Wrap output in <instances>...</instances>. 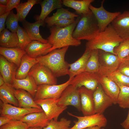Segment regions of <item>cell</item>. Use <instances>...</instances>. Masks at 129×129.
Listing matches in <instances>:
<instances>
[{"instance_id":"38","label":"cell","mask_w":129,"mask_h":129,"mask_svg":"<svg viewBox=\"0 0 129 129\" xmlns=\"http://www.w3.org/2000/svg\"><path fill=\"white\" fill-rule=\"evenodd\" d=\"M115 55L121 59L126 58L129 54V39L124 40L114 48Z\"/></svg>"},{"instance_id":"53","label":"cell","mask_w":129,"mask_h":129,"mask_svg":"<svg viewBox=\"0 0 129 129\" xmlns=\"http://www.w3.org/2000/svg\"><path fill=\"white\" fill-rule=\"evenodd\" d=\"M102 129H104V128H102Z\"/></svg>"},{"instance_id":"51","label":"cell","mask_w":129,"mask_h":129,"mask_svg":"<svg viewBox=\"0 0 129 129\" xmlns=\"http://www.w3.org/2000/svg\"><path fill=\"white\" fill-rule=\"evenodd\" d=\"M41 127H30L27 129H42Z\"/></svg>"},{"instance_id":"1","label":"cell","mask_w":129,"mask_h":129,"mask_svg":"<svg viewBox=\"0 0 129 129\" xmlns=\"http://www.w3.org/2000/svg\"><path fill=\"white\" fill-rule=\"evenodd\" d=\"M80 16L77 17L75 22L64 27L54 25L50 27V34L48 37V42L52 45L49 53L55 49L69 46L77 47L81 45V41L74 38L72 34L78 23Z\"/></svg>"},{"instance_id":"46","label":"cell","mask_w":129,"mask_h":129,"mask_svg":"<svg viewBox=\"0 0 129 129\" xmlns=\"http://www.w3.org/2000/svg\"><path fill=\"white\" fill-rule=\"evenodd\" d=\"M11 120L7 117L2 116L0 117V126H1L9 122Z\"/></svg>"},{"instance_id":"13","label":"cell","mask_w":129,"mask_h":129,"mask_svg":"<svg viewBox=\"0 0 129 129\" xmlns=\"http://www.w3.org/2000/svg\"><path fill=\"white\" fill-rule=\"evenodd\" d=\"M57 100L53 98H47L34 101L41 108L49 121L52 119L57 120L60 115L67 107L58 106Z\"/></svg>"},{"instance_id":"29","label":"cell","mask_w":129,"mask_h":129,"mask_svg":"<svg viewBox=\"0 0 129 129\" xmlns=\"http://www.w3.org/2000/svg\"><path fill=\"white\" fill-rule=\"evenodd\" d=\"M79 16L69 11L68 9L62 8L57 9L56 12L52 16H48L45 19L44 22L47 24V26L50 28L60 20L66 19H75V18Z\"/></svg>"},{"instance_id":"8","label":"cell","mask_w":129,"mask_h":129,"mask_svg":"<svg viewBox=\"0 0 129 129\" xmlns=\"http://www.w3.org/2000/svg\"><path fill=\"white\" fill-rule=\"evenodd\" d=\"M71 79L59 85L43 84L38 86L34 98V100L47 98L59 99L66 87L70 85Z\"/></svg>"},{"instance_id":"18","label":"cell","mask_w":129,"mask_h":129,"mask_svg":"<svg viewBox=\"0 0 129 129\" xmlns=\"http://www.w3.org/2000/svg\"><path fill=\"white\" fill-rule=\"evenodd\" d=\"M18 67L8 60L2 55L0 56V71L5 83L12 85L16 78Z\"/></svg>"},{"instance_id":"30","label":"cell","mask_w":129,"mask_h":129,"mask_svg":"<svg viewBox=\"0 0 129 129\" xmlns=\"http://www.w3.org/2000/svg\"><path fill=\"white\" fill-rule=\"evenodd\" d=\"M15 89L12 85L5 83L0 86V99L3 103L18 107V101L14 95Z\"/></svg>"},{"instance_id":"50","label":"cell","mask_w":129,"mask_h":129,"mask_svg":"<svg viewBox=\"0 0 129 129\" xmlns=\"http://www.w3.org/2000/svg\"><path fill=\"white\" fill-rule=\"evenodd\" d=\"M101 128L97 126H95L86 128L82 129H100Z\"/></svg>"},{"instance_id":"44","label":"cell","mask_w":129,"mask_h":129,"mask_svg":"<svg viewBox=\"0 0 129 129\" xmlns=\"http://www.w3.org/2000/svg\"><path fill=\"white\" fill-rule=\"evenodd\" d=\"M10 12H7L0 16V33L5 28V23Z\"/></svg>"},{"instance_id":"19","label":"cell","mask_w":129,"mask_h":129,"mask_svg":"<svg viewBox=\"0 0 129 129\" xmlns=\"http://www.w3.org/2000/svg\"><path fill=\"white\" fill-rule=\"evenodd\" d=\"M52 46L48 42L43 43L38 41L33 40L27 46L25 50L28 56L36 58L48 53Z\"/></svg>"},{"instance_id":"32","label":"cell","mask_w":129,"mask_h":129,"mask_svg":"<svg viewBox=\"0 0 129 129\" xmlns=\"http://www.w3.org/2000/svg\"><path fill=\"white\" fill-rule=\"evenodd\" d=\"M41 2L39 0H28L26 2L20 3L16 8L19 21L23 22L25 20L26 17L33 6Z\"/></svg>"},{"instance_id":"47","label":"cell","mask_w":129,"mask_h":129,"mask_svg":"<svg viewBox=\"0 0 129 129\" xmlns=\"http://www.w3.org/2000/svg\"><path fill=\"white\" fill-rule=\"evenodd\" d=\"M6 6L0 4V16L5 13Z\"/></svg>"},{"instance_id":"34","label":"cell","mask_w":129,"mask_h":129,"mask_svg":"<svg viewBox=\"0 0 129 129\" xmlns=\"http://www.w3.org/2000/svg\"><path fill=\"white\" fill-rule=\"evenodd\" d=\"M117 84V83H116ZM120 88L117 104L124 109L129 108V86L117 84Z\"/></svg>"},{"instance_id":"35","label":"cell","mask_w":129,"mask_h":129,"mask_svg":"<svg viewBox=\"0 0 129 129\" xmlns=\"http://www.w3.org/2000/svg\"><path fill=\"white\" fill-rule=\"evenodd\" d=\"M71 122V120L64 117L59 121L52 119L43 129H69Z\"/></svg>"},{"instance_id":"31","label":"cell","mask_w":129,"mask_h":129,"mask_svg":"<svg viewBox=\"0 0 129 129\" xmlns=\"http://www.w3.org/2000/svg\"><path fill=\"white\" fill-rule=\"evenodd\" d=\"M18 38L16 32L10 31L5 28L0 33V47L6 48L18 47Z\"/></svg>"},{"instance_id":"42","label":"cell","mask_w":129,"mask_h":129,"mask_svg":"<svg viewBox=\"0 0 129 129\" xmlns=\"http://www.w3.org/2000/svg\"><path fill=\"white\" fill-rule=\"evenodd\" d=\"M75 21V19H64L57 22L54 25L60 27H65L73 23Z\"/></svg>"},{"instance_id":"10","label":"cell","mask_w":129,"mask_h":129,"mask_svg":"<svg viewBox=\"0 0 129 129\" xmlns=\"http://www.w3.org/2000/svg\"><path fill=\"white\" fill-rule=\"evenodd\" d=\"M104 0L101 2L100 6L96 7L91 4L89 8L97 21L99 32L104 31L114 19L121 13L120 12H111L106 10L103 6Z\"/></svg>"},{"instance_id":"22","label":"cell","mask_w":129,"mask_h":129,"mask_svg":"<svg viewBox=\"0 0 129 129\" xmlns=\"http://www.w3.org/2000/svg\"><path fill=\"white\" fill-rule=\"evenodd\" d=\"M22 22L23 29L32 41H37L43 43H48V40L43 38L39 32L40 27L45 26V23L37 21L34 23H31L26 20Z\"/></svg>"},{"instance_id":"5","label":"cell","mask_w":129,"mask_h":129,"mask_svg":"<svg viewBox=\"0 0 129 129\" xmlns=\"http://www.w3.org/2000/svg\"><path fill=\"white\" fill-rule=\"evenodd\" d=\"M99 68L97 74L106 76L117 70L121 59L112 53L98 50Z\"/></svg>"},{"instance_id":"39","label":"cell","mask_w":129,"mask_h":129,"mask_svg":"<svg viewBox=\"0 0 129 129\" xmlns=\"http://www.w3.org/2000/svg\"><path fill=\"white\" fill-rule=\"evenodd\" d=\"M117 84L129 86V77L116 70L106 76Z\"/></svg>"},{"instance_id":"52","label":"cell","mask_w":129,"mask_h":129,"mask_svg":"<svg viewBox=\"0 0 129 129\" xmlns=\"http://www.w3.org/2000/svg\"><path fill=\"white\" fill-rule=\"evenodd\" d=\"M125 58L129 59V55H128V56H127V57H126Z\"/></svg>"},{"instance_id":"20","label":"cell","mask_w":129,"mask_h":129,"mask_svg":"<svg viewBox=\"0 0 129 129\" xmlns=\"http://www.w3.org/2000/svg\"><path fill=\"white\" fill-rule=\"evenodd\" d=\"M26 124L29 127H41L44 128L50 121L44 112L29 114L20 120Z\"/></svg>"},{"instance_id":"23","label":"cell","mask_w":129,"mask_h":129,"mask_svg":"<svg viewBox=\"0 0 129 129\" xmlns=\"http://www.w3.org/2000/svg\"><path fill=\"white\" fill-rule=\"evenodd\" d=\"M15 89H22L30 93L34 98L37 92L38 86L33 77L28 74L25 78H15L12 84Z\"/></svg>"},{"instance_id":"26","label":"cell","mask_w":129,"mask_h":129,"mask_svg":"<svg viewBox=\"0 0 129 129\" xmlns=\"http://www.w3.org/2000/svg\"><path fill=\"white\" fill-rule=\"evenodd\" d=\"M63 5L74 9L79 16L86 14L91 11L89 8L90 5L94 0H63Z\"/></svg>"},{"instance_id":"21","label":"cell","mask_w":129,"mask_h":129,"mask_svg":"<svg viewBox=\"0 0 129 129\" xmlns=\"http://www.w3.org/2000/svg\"><path fill=\"white\" fill-rule=\"evenodd\" d=\"M92 50L86 48L82 55L74 63L69 64L68 75L71 79L76 75L84 71Z\"/></svg>"},{"instance_id":"28","label":"cell","mask_w":129,"mask_h":129,"mask_svg":"<svg viewBox=\"0 0 129 129\" xmlns=\"http://www.w3.org/2000/svg\"><path fill=\"white\" fill-rule=\"evenodd\" d=\"M38 63L36 58L31 57L26 54H24L22 58L20 65L17 70L16 78L22 79L25 78L32 67Z\"/></svg>"},{"instance_id":"6","label":"cell","mask_w":129,"mask_h":129,"mask_svg":"<svg viewBox=\"0 0 129 129\" xmlns=\"http://www.w3.org/2000/svg\"><path fill=\"white\" fill-rule=\"evenodd\" d=\"M28 74L33 78L38 86L43 84L56 85V77L51 70L45 66L38 63L30 70Z\"/></svg>"},{"instance_id":"40","label":"cell","mask_w":129,"mask_h":129,"mask_svg":"<svg viewBox=\"0 0 129 129\" xmlns=\"http://www.w3.org/2000/svg\"><path fill=\"white\" fill-rule=\"evenodd\" d=\"M28 128L26 124L21 120H12L0 126V129H27Z\"/></svg>"},{"instance_id":"11","label":"cell","mask_w":129,"mask_h":129,"mask_svg":"<svg viewBox=\"0 0 129 129\" xmlns=\"http://www.w3.org/2000/svg\"><path fill=\"white\" fill-rule=\"evenodd\" d=\"M57 104L61 107L72 106L79 111H81L80 95L78 88L70 85L62 92L59 98L57 99Z\"/></svg>"},{"instance_id":"49","label":"cell","mask_w":129,"mask_h":129,"mask_svg":"<svg viewBox=\"0 0 129 129\" xmlns=\"http://www.w3.org/2000/svg\"><path fill=\"white\" fill-rule=\"evenodd\" d=\"M8 1V0H0V4L6 6Z\"/></svg>"},{"instance_id":"24","label":"cell","mask_w":129,"mask_h":129,"mask_svg":"<svg viewBox=\"0 0 129 129\" xmlns=\"http://www.w3.org/2000/svg\"><path fill=\"white\" fill-rule=\"evenodd\" d=\"M14 95L18 101V107L26 108L42 109L36 103L32 95L27 91L22 89H15Z\"/></svg>"},{"instance_id":"12","label":"cell","mask_w":129,"mask_h":129,"mask_svg":"<svg viewBox=\"0 0 129 129\" xmlns=\"http://www.w3.org/2000/svg\"><path fill=\"white\" fill-rule=\"evenodd\" d=\"M98 75L86 71L76 75L71 79L70 85L79 88L84 86L94 91L99 84Z\"/></svg>"},{"instance_id":"41","label":"cell","mask_w":129,"mask_h":129,"mask_svg":"<svg viewBox=\"0 0 129 129\" xmlns=\"http://www.w3.org/2000/svg\"><path fill=\"white\" fill-rule=\"evenodd\" d=\"M117 70L129 77V59L126 58L121 59L120 64Z\"/></svg>"},{"instance_id":"17","label":"cell","mask_w":129,"mask_h":129,"mask_svg":"<svg viewBox=\"0 0 129 129\" xmlns=\"http://www.w3.org/2000/svg\"><path fill=\"white\" fill-rule=\"evenodd\" d=\"M98 80L103 91L112 100L113 104H117L120 88L117 84L107 76L98 74Z\"/></svg>"},{"instance_id":"43","label":"cell","mask_w":129,"mask_h":129,"mask_svg":"<svg viewBox=\"0 0 129 129\" xmlns=\"http://www.w3.org/2000/svg\"><path fill=\"white\" fill-rule=\"evenodd\" d=\"M20 0H8L6 6L5 13L10 12L13 8H16L20 3Z\"/></svg>"},{"instance_id":"45","label":"cell","mask_w":129,"mask_h":129,"mask_svg":"<svg viewBox=\"0 0 129 129\" xmlns=\"http://www.w3.org/2000/svg\"><path fill=\"white\" fill-rule=\"evenodd\" d=\"M127 116L126 119L121 124V125L124 129H129V108Z\"/></svg>"},{"instance_id":"9","label":"cell","mask_w":129,"mask_h":129,"mask_svg":"<svg viewBox=\"0 0 129 129\" xmlns=\"http://www.w3.org/2000/svg\"><path fill=\"white\" fill-rule=\"evenodd\" d=\"M0 116H4L12 120H20L25 115L29 113L43 112L42 109L26 108L16 107L0 101Z\"/></svg>"},{"instance_id":"15","label":"cell","mask_w":129,"mask_h":129,"mask_svg":"<svg viewBox=\"0 0 129 129\" xmlns=\"http://www.w3.org/2000/svg\"><path fill=\"white\" fill-rule=\"evenodd\" d=\"M93 96L95 113L103 114L107 108L113 104L99 84L94 91Z\"/></svg>"},{"instance_id":"36","label":"cell","mask_w":129,"mask_h":129,"mask_svg":"<svg viewBox=\"0 0 129 129\" xmlns=\"http://www.w3.org/2000/svg\"><path fill=\"white\" fill-rule=\"evenodd\" d=\"M16 33L19 41L18 48L25 50L32 41L25 31L19 25Z\"/></svg>"},{"instance_id":"3","label":"cell","mask_w":129,"mask_h":129,"mask_svg":"<svg viewBox=\"0 0 129 129\" xmlns=\"http://www.w3.org/2000/svg\"><path fill=\"white\" fill-rule=\"evenodd\" d=\"M124 40L118 34L111 24L103 31L99 32L93 39L86 43V48L100 50L115 55L114 50Z\"/></svg>"},{"instance_id":"7","label":"cell","mask_w":129,"mask_h":129,"mask_svg":"<svg viewBox=\"0 0 129 129\" xmlns=\"http://www.w3.org/2000/svg\"><path fill=\"white\" fill-rule=\"evenodd\" d=\"M68 113L69 115L77 119L74 125L69 129H82L95 126H97L101 128L105 127L107 124V119L103 114L95 113L90 115L80 116L69 112Z\"/></svg>"},{"instance_id":"16","label":"cell","mask_w":129,"mask_h":129,"mask_svg":"<svg viewBox=\"0 0 129 129\" xmlns=\"http://www.w3.org/2000/svg\"><path fill=\"white\" fill-rule=\"evenodd\" d=\"M119 36L124 40L129 39V11L117 16L111 23Z\"/></svg>"},{"instance_id":"4","label":"cell","mask_w":129,"mask_h":129,"mask_svg":"<svg viewBox=\"0 0 129 129\" xmlns=\"http://www.w3.org/2000/svg\"><path fill=\"white\" fill-rule=\"evenodd\" d=\"M79 20L74 31L72 36L81 41H88L95 38L99 32L96 19L92 12L80 16Z\"/></svg>"},{"instance_id":"27","label":"cell","mask_w":129,"mask_h":129,"mask_svg":"<svg viewBox=\"0 0 129 129\" xmlns=\"http://www.w3.org/2000/svg\"><path fill=\"white\" fill-rule=\"evenodd\" d=\"M40 4L41 11L40 15L37 16V21L44 22L46 18L53 11L62 8L63 3L61 0H44Z\"/></svg>"},{"instance_id":"48","label":"cell","mask_w":129,"mask_h":129,"mask_svg":"<svg viewBox=\"0 0 129 129\" xmlns=\"http://www.w3.org/2000/svg\"><path fill=\"white\" fill-rule=\"evenodd\" d=\"M3 77L2 75L0 74V86L3 85L5 83Z\"/></svg>"},{"instance_id":"14","label":"cell","mask_w":129,"mask_h":129,"mask_svg":"<svg viewBox=\"0 0 129 129\" xmlns=\"http://www.w3.org/2000/svg\"><path fill=\"white\" fill-rule=\"evenodd\" d=\"M78 88L80 96L81 111L84 116L95 114L93 96L94 91L84 86Z\"/></svg>"},{"instance_id":"37","label":"cell","mask_w":129,"mask_h":129,"mask_svg":"<svg viewBox=\"0 0 129 129\" xmlns=\"http://www.w3.org/2000/svg\"><path fill=\"white\" fill-rule=\"evenodd\" d=\"M19 21L18 14H15L13 11H11L8 16L5 22L7 28L12 32H16L19 26Z\"/></svg>"},{"instance_id":"25","label":"cell","mask_w":129,"mask_h":129,"mask_svg":"<svg viewBox=\"0 0 129 129\" xmlns=\"http://www.w3.org/2000/svg\"><path fill=\"white\" fill-rule=\"evenodd\" d=\"M26 54L25 50L18 47H0V54L9 61L16 64L18 67L20 66L22 58Z\"/></svg>"},{"instance_id":"33","label":"cell","mask_w":129,"mask_h":129,"mask_svg":"<svg viewBox=\"0 0 129 129\" xmlns=\"http://www.w3.org/2000/svg\"><path fill=\"white\" fill-rule=\"evenodd\" d=\"M99 68L98 50H92L88 60L84 71L97 73Z\"/></svg>"},{"instance_id":"2","label":"cell","mask_w":129,"mask_h":129,"mask_svg":"<svg viewBox=\"0 0 129 129\" xmlns=\"http://www.w3.org/2000/svg\"><path fill=\"white\" fill-rule=\"evenodd\" d=\"M69 46L54 50L37 58L38 63L49 69L57 78L68 75L69 64L65 59Z\"/></svg>"}]
</instances>
